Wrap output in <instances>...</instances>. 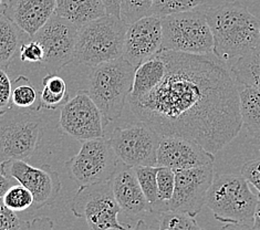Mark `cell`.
Wrapping results in <instances>:
<instances>
[{
	"mask_svg": "<svg viewBox=\"0 0 260 230\" xmlns=\"http://www.w3.org/2000/svg\"><path fill=\"white\" fill-rule=\"evenodd\" d=\"M166 74L150 94L128 100L136 119L162 136L187 139L216 154L238 136V83L227 62L214 52H159Z\"/></svg>",
	"mask_w": 260,
	"mask_h": 230,
	"instance_id": "6da1fadb",
	"label": "cell"
},
{
	"mask_svg": "<svg viewBox=\"0 0 260 230\" xmlns=\"http://www.w3.org/2000/svg\"><path fill=\"white\" fill-rule=\"evenodd\" d=\"M214 37L213 52L228 63L238 60L257 46L260 20L238 2L205 9Z\"/></svg>",
	"mask_w": 260,
	"mask_h": 230,
	"instance_id": "7a4b0ae2",
	"label": "cell"
},
{
	"mask_svg": "<svg viewBox=\"0 0 260 230\" xmlns=\"http://www.w3.org/2000/svg\"><path fill=\"white\" fill-rule=\"evenodd\" d=\"M135 71L136 67L123 57L92 68L88 91L107 122L121 117L132 92Z\"/></svg>",
	"mask_w": 260,
	"mask_h": 230,
	"instance_id": "3957f363",
	"label": "cell"
},
{
	"mask_svg": "<svg viewBox=\"0 0 260 230\" xmlns=\"http://www.w3.org/2000/svg\"><path fill=\"white\" fill-rule=\"evenodd\" d=\"M129 24L121 18L105 15L79 28L76 60L86 67H96L122 57Z\"/></svg>",
	"mask_w": 260,
	"mask_h": 230,
	"instance_id": "277c9868",
	"label": "cell"
},
{
	"mask_svg": "<svg viewBox=\"0 0 260 230\" xmlns=\"http://www.w3.org/2000/svg\"><path fill=\"white\" fill-rule=\"evenodd\" d=\"M241 174H222L215 177L206 197V206L215 219L252 225L259 198Z\"/></svg>",
	"mask_w": 260,
	"mask_h": 230,
	"instance_id": "5b68a950",
	"label": "cell"
},
{
	"mask_svg": "<svg viewBox=\"0 0 260 230\" xmlns=\"http://www.w3.org/2000/svg\"><path fill=\"white\" fill-rule=\"evenodd\" d=\"M46 122L38 111L9 108L0 113V159L26 160L41 141Z\"/></svg>",
	"mask_w": 260,
	"mask_h": 230,
	"instance_id": "8992f818",
	"label": "cell"
},
{
	"mask_svg": "<svg viewBox=\"0 0 260 230\" xmlns=\"http://www.w3.org/2000/svg\"><path fill=\"white\" fill-rule=\"evenodd\" d=\"M162 51L206 54L214 50V37L205 10H190L160 18Z\"/></svg>",
	"mask_w": 260,
	"mask_h": 230,
	"instance_id": "52a82bcc",
	"label": "cell"
},
{
	"mask_svg": "<svg viewBox=\"0 0 260 230\" xmlns=\"http://www.w3.org/2000/svg\"><path fill=\"white\" fill-rule=\"evenodd\" d=\"M70 210L77 218L85 219L90 230H127L117 218L122 210L111 180L79 187Z\"/></svg>",
	"mask_w": 260,
	"mask_h": 230,
	"instance_id": "ba28073f",
	"label": "cell"
},
{
	"mask_svg": "<svg viewBox=\"0 0 260 230\" xmlns=\"http://www.w3.org/2000/svg\"><path fill=\"white\" fill-rule=\"evenodd\" d=\"M119 160L109 140L84 141L78 154L66 163V171L79 187H83L112 179Z\"/></svg>",
	"mask_w": 260,
	"mask_h": 230,
	"instance_id": "9c48e42d",
	"label": "cell"
},
{
	"mask_svg": "<svg viewBox=\"0 0 260 230\" xmlns=\"http://www.w3.org/2000/svg\"><path fill=\"white\" fill-rule=\"evenodd\" d=\"M109 141L124 165L157 166L160 135L146 123L140 121L124 127H115Z\"/></svg>",
	"mask_w": 260,
	"mask_h": 230,
	"instance_id": "30bf717a",
	"label": "cell"
},
{
	"mask_svg": "<svg viewBox=\"0 0 260 230\" xmlns=\"http://www.w3.org/2000/svg\"><path fill=\"white\" fill-rule=\"evenodd\" d=\"M79 27L58 15H53L45 27L35 35L45 50L42 65L50 72H58L76 60V47Z\"/></svg>",
	"mask_w": 260,
	"mask_h": 230,
	"instance_id": "8fae6325",
	"label": "cell"
},
{
	"mask_svg": "<svg viewBox=\"0 0 260 230\" xmlns=\"http://www.w3.org/2000/svg\"><path fill=\"white\" fill-rule=\"evenodd\" d=\"M0 171L14 177L32 192L35 203L31 210H39L46 206H53L61 190L59 174L50 165L36 167L26 160L12 159L2 161Z\"/></svg>",
	"mask_w": 260,
	"mask_h": 230,
	"instance_id": "7c38bea8",
	"label": "cell"
},
{
	"mask_svg": "<svg viewBox=\"0 0 260 230\" xmlns=\"http://www.w3.org/2000/svg\"><path fill=\"white\" fill-rule=\"evenodd\" d=\"M215 179L214 164L175 172V189L169 211L196 217L201 213Z\"/></svg>",
	"mask_w": 260,
	"mask_h": 230,
	"instance_id": "4fadbf2b",
	"label": "cell"
},
{
	"mask_svg": "<svg viewBox=\"0 0 260 230\" xmlns=\"http://www.w3.org/2000/svg\"><path fill=\"white\" fill-rule=\"evenodd\" d=\"M103 115L88 90H80L62 109L59 124L64 132L80 142L103 138Z\"/></svg>",
	"mask_w": 260,
	"mask_h": 230,
	"instance_id": "5bb4252c",
	"label": "cell"
},
{
	"mask_svg": "<svg viewBox=\"0 0 260 230\" xmlns=\"http://www.w3.org/2000/svg\"><path fill=\"white\" fill-rule=\"evenodd\" d=\"M162 19L153 15L142 18L128 26L122 57L138 68L147 59L162 52Z\"/></svg>",
	"mask_w": 260,
	"mask_h": 230,
	"instance_id": "9a60e30c",
	"label": "cell"
},
{
	"mask_svg": "<svg viewBox=\"0 0 260 230\" xmlns=\"http://www.w3.org/2000/svg\"><path fill=\"white\" fill-rule=\"evenodd\" d=\"M215 154L205 147L178 136H162L157 151V166L173 171H183L194 167L214 164Z\"/></svg>",
	"mask_w": 260,
	"mask_h": 230,
	"instance_id": "2e32d148",
	"label": "cell"
},
{
	"mask_svg": "<svg viewBox=\"0 0 260 230\" xmlns=\"http://www.w3.org/2000/svg\"><path fill=\"white\" fill-rule=\"evenodd\" d=\"M55 9L57 0H2V14L30 38L45 27L55 14Z\"/></svg>",
	"mask_w": 260,
	"mask_h": 230,
	"instance_id": "e0dca14e",
	"label": "cell"
},
{
	"mask_svg": "<svg viewBox=\"0 0 260 230\" xmlns=\"http://www.w3.org/2000/svg\"><path fill=\"white\" fill-rule=\"evenodd\" d=\"M111 183L115 200L126 216L135 218L152 213V205L141 187L134 167L122 163V166L117 167Z\"/></svg>",
	"mask_w": 260,
	"mask_h": 230,
	"instance_id": "ac0fdd59",
	"label": "cell"
},
{
	"mask_svg": "<svg viewBox=\"0 0 260 230\" xmlns=\"http://www.w3.org/2000/svg\"><path fill=\"white\" fill-rule=\"evenodd\" d=\"M166 74V64L160 54L147 59L136 68L134 82L128 100H139L155 90Z\"/></svg>",
	"mask_w": 260,
	"mask_h": 230,
	"instance_id": "d6986e66",
	"label": "cell"
},
{
	"mask_svg": "<svg viewBox=\"0 0 260 230\" xmlns=\"http://www.w3.org/2000/svg\"><path fill=\"white\" fill-rule=\"evenodd\" d=\"M55 15L71 21L80 28L108 14L102 0H57Z\"/></svg>",
	"mask_w": 260,
	"mask_h": 230,
	"instance_id": "ffe728a7",
	"label": "cell"
},
{
	"mask_svg": "<svg viewBox=\"0 0 260 230\" xmlns=\"http://www.w3.org/2000/svg\"><path fill=\"white\" fill-rule=\"evenodd\" d=\"M243 126L253 139H260V90L238 83Z\"/></svg>",
	"mask_w": 260,
	"mask_h": 230,
	"instance_id": "44dd1931",
	"label": "cell"
},
{
	"mask_svg": "<svg viewBox=\"0 0 260 230\" xmlns=\"http://www.w3.org/2000/svg\"><path fill=\"white\" fill-rule=\"evenodd\" d=\"M24 32L7 16L0 15V64L7 69L23 43Z\"/></svg>",
	"mask_w": 260,
	"mask_h": 230,
	"instance_id": "7402d4cb",
	"label": "cell"
},
{
	"mask_svg": "<svg viewBox=\"0 0 260 230\" xmlns=\"http://www.w3.org/2000/svg\"><path fill=\"white\" fill-rule=\"evenodd\" d=\"M66 81L55 73H49L42 79V90L39 97L38 112L41 109L55 110L69 101Z\"/></svg>",
	"mask_w": 260,
	"mask_h": 230,
	"instance_id": "603a6c76",
	"label": "cell"
},
{
	"mask_svg": "<svg viewBox=\"0 0 260 230\" xmlns=\"http://www.w3.org/2000/svg\"><path fill=\"white\" fill-rule=\"evenodd\" d=\"M231 69L237 83L260 90V40L248 53L235 61Z\"/></svg>",
	"mask_w": 260,
	"mask_h": 230,
	"instance_id": "cb8c5ba5",
	"label": "cell"
},
{
	"mask_svg": "<svg viewBox=\"0 0 260 230\" xmlns=\"http://www.w3.org/2000/svg\"><path fill=\"white\" fill-rule=\"evenodd\" d=\"M39 93L30 82V80L19 76L12 82V104L18 109L38 111Z\"/></svg>",
	"mask_w": 260,
	"mask_h": 230,
	"instance_id": "d4e9b609",
	"label": "cell"
},
{
	"mask_svg": "<svg viewBox=\"0 0 260 230\" xmlns=\"http://www.w3.org/2000/svg\"><path fill=\"white\" fill-rule=\"evenodd\" d=\"M158 202L152 207V213L160 214L169 211V204L175 189V171L169 167H158L157 172Z\"/></svg>",
	"mask_w": 260,
	"mask_h": 230,
	"instance_id": "484cf974",
	"label": "cell"
},
{
	"mask_svg": "<svg viewBox=\"0 0 260 230\" xmlns=\"http://www.w3.org/2000/svg\"><path fill=\"white\" fill-rule=\"evenodd\" d=\"M34 203L32 192L19 183L12 185L2 196V204L15 213H22L31 209Z\"/></svg>",
	"mask_w": 260,
	"mask_h": 230,
	"instance_id": "4316f807",
	"label": "cell"
},
{
	"mask_svg": "<svg viewBox=\"0 0 260 230\" xmlns=\"http://www.w3.org/2000/svg\"><path fill=\"white\" fill-rule=\"evenodd\" d=\"M158 215V230H204L190 215L176 211H165Z\"/></svg>",
	"mask_w": 260,
	"mask_h": 230,
	"instance_id": "83f0119b",
	"label": "cell"
},
{
	"mask_svg": "<svg viewBox=\"0 0 260 230\" xmlns=\"http://www.w3.org/2000/svg\"><path fill=\"white\" fill-rule=\"evenodd\" d=\"M158 167L159 166L134 167L141 187L143 189L147 201L152 205V207L155 206L158 202V186H157Z\"/></svg>",
	"mask_w": 260,
	"mask_h": 230,
	"instance_id": "f1b7e54d",
	"label": "cell"
},
{
	"mask_svg": "<svg viewBox=\"0 0 260 230\" xmlns=\"http://www.w3.org/2000/svg\"><path fill=\"white\" fill-rule=\"evenodd\" d=\"M204 0H154L152 15L159 18L185 12L190 10H196L203 5Z\"/></svg>",
	"mask_w": 260,
	"mask_h": 230,
	"instance_id": "f546056e",
	"label": "cell"
},
{
	"mask_svg": "<svg viewBox=\"0 0 260 230\" xmlns=\"http://www.w3.org/2000/svg\"><path fill=\"white\" fill-rule=\"evenodd\" d=\"M154 0H121V19L131 24L152 16Z\"/></svg>",
	"mask_w": 260,
	"mask_h": 230,
	"instance_id": "4dcf8cb0",
	"label": "cell"
},
{
	"mask_svg": "<svg viewBox=\"0 0 260 230\" xmlns=\"http://www.w3.org/2000/svg\"><path fill=\"white\" fill-rule=\"evenodd\" d=\"M19 58L28 63H42L45 60V50L38 41L29 38V41L23 42L20 47Z\"/></svg>",
	"mask_w": 260,
	"mask_h": 230,
	"instance_id": "1f68e13d",
	"label": "cell"
},
{
	"mask_svg": "<svg viewBox=\"0 0 260 230\" xmlns=\"http://www.w3.org/2000/svg\"><path fill=\"white\" fill-rule=\"evenodd\" d=\"M27 221L21 220L17 213L2 204L0 207V230H23Z\"/></svg>",
	"mask_w": 260,
	"mask_h": 230,
	"instance_id": "d6a6232c",
	"label": "cell"
},
{
	"mask_svg": "<svg viewBox=\"0 0 260 230\" xmlns=\"http://www.w3.org/2000/svg\"><path fill=\"white\" fill-rule=\"evenodd\" d=\"M240 174L248 180V183L255 188L260 201V157L247 161V163L241 167Z\"/></svg>",
	"mask_w": 260,
	"mask_h": 230,
	"instance_id": "836d02e7",
	"label": "cell"
},
{
	"mask_svg": "<svg viewBox=\"0 0 260 230\" xmlns=\"http://www.w3.org/2000/svg\"><path fill=\"white\" fill-rule=\"evenodd\" d=\"M12 82L5 69L0 70V113L11 108Z\"/></svg>",
	"mask_w": 260,
	"mask_h": 230,
	"instance_id": "e575fe53",
	"label": "cell"
},
{
	"mask_svg": "<svg viewBox=\"0 0 260 230\" xmlns=\"http://www.w3.org/2000/svg\"><path fill=\"white\" fill-rule=\"evenodd\" d=\"M23 230H54V222L49 217H36L27 221Z\"/></svg>",
	"mask_w": 260,
	"mask_h": 230,
	"instance_id": "d590c367",
	"label": "cell"
},
{
	"mask_svg": "<svg viewBox=\"0 0 260 230\" xmlns=\"http://www.w3.org/2000/svg\"><path fill=\"white\" fill-rule=\"evenodd\" d=\"M107 14L121 18V0H102Z\"/></svg>",
	"mask_w": 260,
	"mask_h": 230,
	"instance_id": "8d00e7d4",
	"label": "cell"
},
{
	"mask_svg": "<svg viewBox=\"0 0 260 230\" xmlns=\"http://www.w3.org/2000/svg\"><path fill=\"white\" fill-rule=\"evenodd\" d=\"M220 230H256L250 223H243V222H229L224 227H221Z\"/></svg>",
	"mask_w": 260,
	"mask_h": 230,
	"instance_id": "74e56055",
	"label": "cell"
},
{
	"mask_svg": "<svg viewBox=\"0 0 260 230\" xmlns=\"http://www.w3.org/2000/svg\"><path fill=\"white\" fill-rule=\"evenodd\" d=\"M252 226H253V228H255L256 230H260V201H259V203L257 205L255 217H253Z\"/></svg>",
	"mask_w": 260,
	"mask_h": 230,
	"instance_id": "f35d334b",
	"label": "cell"
},
{
	"mask_svg": "<svg viewBox=\"0 0 260 230\" xmlns=\"http://www.w3.org/2000/svg\"><path fill=\"white\" fill-rule=\"evenodd\" d=\"M127 230H152V229L150 228V226H148L144 220L140 219L138 222H136V225H135L134 228L127 229Z\"/></svg>",
	"mask_w": 260,
	"mask_h": 230,
	"instance_id": "ab89813d",
	"label": "cell"
}]
</instances>
